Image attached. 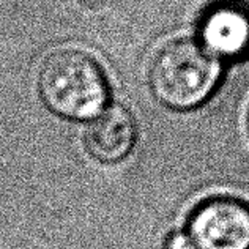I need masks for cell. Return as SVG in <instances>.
Segmentation results:
<instances>
[{
	"label": "cell",
	"mask_w": 249,
	"mask_h": 249,
	"mask_svg": "<svg viewBox=\"0 0 249 249\" xmlns=\"http://www.w3.org/2000/svg\"><path fill=\"white\" fill-rule=\"evenodd\" d=\"M38 89L52 112L71 120H90L107 103L109 85L100 63L79 49H60L43 62Z\"/></svg>",
	"instance_id": "obj_1"
},
{
	"label": "cell",
	"mask_w": 249,
	"mask_h": 249,
	"mask_svg": "<svg viewBox=\"0 0 249 249\" xmlns=\"http://www.w3.org/2000/svg\"><path fill=\"white\" fill-rule=\"evenodd\" d=\"M221 77V62L196 40L167 43L150 68L155 96L167 107L186 110L197 107L214 91Z\"/></svg>",
	"instance_id": "obj_2"
},
{
	"label": "cell",
	"mask_w": 249,
	"mask_h": 249,
	"mask_svg": "<svg viewBox=\"0 0 249 249\" xmlns=\"http://www.w3.org/2000/svg\"><path fill=\"white\" fill-rule=\"evenodd\" d=\"M188 235L196 249H249V204L232 196L200 202L189 218Z\"/></svg>",
	"instance_id": "obj_3"
},
{
	"label": "cell",
	"mask_w": 249,
	"mask_h": 249,
	"mask_svg": "<svg viewBox=\"0 0 249 249\" xmlns=\"http://www.w3.org/2000/svg\"><path fill=\"white\" fill-rule=\"evenodd\" d=\"M199 44L216 60L249 55V8L238 0H218L202 13Z\"/></svg>",
	"instance_id": "obj_4"
},
{
	"label": "cell",
	"mask_w": 249,
	"mask_h": 249,
	"mask_svg": "<svg viewBox=\"0 0 249 249\" xmlns=\"http://www.w3.org/2000/svg\"><path fill=\"white\" fill-rule=\"evenodd\" d=\"M137 137L133 115L119 104L103 109L85 129L87 152L101 162H117L128 156Z\"/></svg>",
	"instance_id": "obj_5"
},
{
	"label": "cell",
	"mask_w": 249,
	"mask_h": 249,
	"mask_svg": "<svg viewBox=\"0 0 249 249\" xmlns=\"http://www.w3.org/2000/svg\"><path fill=\"white\" fill-rule=\"evenodd\" d=\"M166 249H196L194 243L189 238L188 233L183 232H177L172 233L170 237L166 240Z\"/></svg>",
	"instance_id": "obj_6"
}]
</instances>
